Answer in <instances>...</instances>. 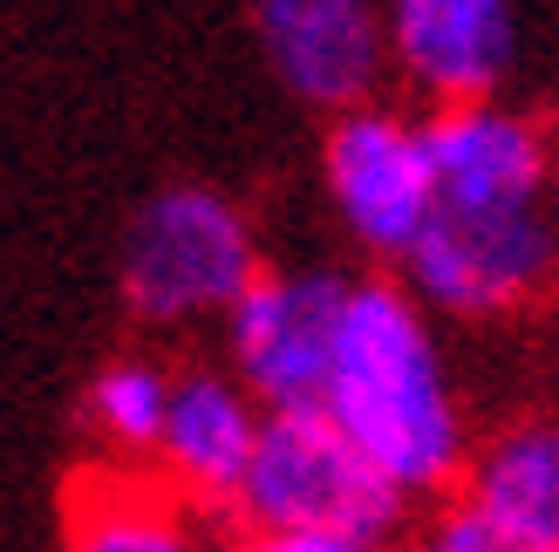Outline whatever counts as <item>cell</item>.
<instances>
[{
	"label": "cell",
	"mask_w": 559,
	"mask_h": 552,
	"mask_svg": "<svg viewBox=\"0 0 559 552\" xmlns=\"http://www.w3.org/2000/svg\"><path fill=\"white\" fill-rule=\"evenodd\" d=\"M321 417L409 505L464 491V471L478 457L464 396H457L443 341H437V314L403 280H382V273L348 287Z\"/></svg>",
	"instance_id": "1"
},
{
	"label": "cell",
	"mask_w": 559,
	"mask_h": 552,
	"mask_svg": "<svg viewBox=\"0 0 559 552\" xmlns=\"http://www.w3.org/2000/svg\"><path fill=\"white\" fill-rule=\"evenodd\" d=\"M260 239L226 191L212 184H164L123 226V308L144 327H199L239 308L260 280Z\"/></svg>",
	"instance_id": "2"
},
{
	"label": "cell",
	"mask_w": 559,
	"mask_h": 552,
	"mask_svg": "<svg viewBox=\"0 0 559 552\" xmlns=\"http://www.w3.org/2000/svg\"><path fill=\"white\" fill-rule=\"evenodd\" d=\"M403 287L437 321H519L559 293V226L552 205L471 212L437 205L424 239L403 260Z\"/></svg>",
	"instance_id": "3"
},
{
	"label": "cell",
	"mask_w": 559,
	"mask_h": 552,
	"mask_svg": "<svg viewBox=\"0 0 559 552\" xmlns=\"http://www.w3.org/2000/svg\"><path fill=\"white\" fill-rule=\"evenodd\" d=\"M239 526H280V532H342L389 545L409 526V499L361 457L321 409L266 417L260 457L239 491Z\"/></svg>",
	"instance_id": "4"
},
{
	"label": "cell",
	"mask_w": 559,
	"mask_h": 552,
	"mask_svg": "<svg viewBox=\"0 0 559 552\" xmlns=\"http://www.w3.org/2000/svg\"><path fill=\"white\" fill-rule=\"evenodd\" d=\"M321 184L328 205L342 218V232L361 245L369 260H409V245L424 239L437 218V164H430V136L403 109H348L328 123L321 144Z\"/></svg>",
	"instance_id": "5"
},
{
	"label": "cell",
	"mask_w": 559,
	"mask_h": 552,
	"mask_svg": "<svg viewBox=\"0 0 559 552\" xmlns=\"http://www.w3.org/2000/svg\"><path fill=\"white\" fill-rule=\"evenodd\" d=\"M348 287L355 280L328 266H266L253 293L226 314V369L260 396L266 417L328 403Z\"/></svg>",
	"instance_id": "6"
},
{
	"label": "cell",
	"mask_w": 559,
	"mask_h": 552,
	"mask_svg": "<svg viewBox=\"0 0 559 552\" xmlns=\"http://www.w3.org/2000/svg\"><path fill=\"white\" fill-rule=\"evenodd\" d=\"M266 69L307 109H369L389 75V21L376 0H260L253 8Z\"/></svg>",
	"instance_id": "7"
},
{
	"label": "cell",
	"mask_w": 559,
	"mask_h": 552,
	"mask_svg": "<svg viewBox=\"0 0 559 552\" xmlns=\"http://www.w3.org/2000/svg\"><path fill=\"white\" fill-rule=\"evenodd\" d=\"M382 21L389 69L437 109L491 103L519 62L512 0H382Z\"/></svg>",
	"instance_id": "8"
},
{
	"label": "cell",
	"mask_w": 559,
	"mask_h": 552,
	"mask_svg": "<svg viewBox=\"0 0 559 552\" xmlns=\"http://www.w3.org/2000/svg\"><path fill=\"white\" fill-rule=\"evenodd\" d=\"M430 164H437V205H471V212H506V205H546L559 151L539 117L512 103H464V109H430L424 117Z\"/></svg>",
	"instance_id": "9"
},
{
	"label": "cell",
	"mask_w": 559,
	"mask_h": 552,
	"mask_svg": "<svg viewBox=\"0 0 559 552\" xmlns=\"http://www.w3.org/2000/svg\"><path fill=\"white\" fill-rule=\"evenodd\" d=\"M266 436V409L233 369H178V396H171V423L151 457V471L199 512H233L246 471L260 457Z\"/></svg>",
	"instance_id": "10"
},
{
	"label": "cell",
	"mask_w": 559,
	"mask_h": 552,
	"mask_svg": "<svg viewBox=\"0 0 559 552\" xmlns=\"http://www.w3.org/2000/svg\"><path fill=\"white\" fill-rule=\"evenodd\" d=\"M62 552H218L157 471L136 464H90L62 491Z\"/></svg>",
	"instance_id": "11"
},
{
	"label": "cell",
	"mask_w": 559,
	"mask_h": 552,
	"mask_svg": "<svg viewBox=\"0 0 559 552\" xmlns=\"http://www.w3.org/2000/svg\"><path fill=\"white\" fill-rule=\"evenodd\" d=\"M457 499L519 552H559V409L498 423L471 457Z\"/></svg>",
	"instance_id": "12"
},
{
	"label": "cell",
	"mask_w": 559,
	"mask_h": 552,
	"mask_svg": "<svg viewBox=\"0 0 559 552\" xmlns=\"http://www.w3.org/2000/svg\"><path fill=\"white\" fill-rule=\"evenodd\" d=\"M171 396H178V369L151 362V355H117L90 375L82 389V423L103 444V464H144L164 444V423H171Z\"/></svg>",
	"instance_id": "13"
},
{
	"label": "cell",
	"mask_w": 559,
	"mask_h": 552,
	"mask_svg": "<svg viewBox=\"0 0 559 552\" xmlns=\"http://www.w3.org/2000/svg\"><path fill=\"white\" fill-rule=\"evenodd\" d=\"M403 552H519L506 532L491 526V518H478L464 499L457 505H443V512H430L424 526H416L409 539H403Z\"/></svg>",
	"instance_id": "14"
},
{
	"label": "cell",
	"mask_w": 559,
	"mask_h": 552,
	"mask_svg": "<svg viewBox=\"0 0 559 552\" xmlns=\"http://www.w3.org/2000/svg\"><path fill=\"white\" fill-rule=\"evenodd\" d=\"M218 552H382L369 539H342V532H280V526H239L218 539Z\"/></svg>",
	"instance_id": "15"
},
{
	"label": "cell",
	"mask_w": 559,
	"mask_h": 552,
	"mask_svg": "<svg viewBox=\"0 0 559 552\" xmlns=\"http://www.w3.org/2000/svg\"><path fill=\"white\" fill-rule=\"evenodd\" d=\"M546 348H552V375H559V300H552V335H546Z\"/></svg>",
	"instance_id": "16"
},
{
	"label": "cell",
	"mask_w": 559,
	"mask_h": 552,
	"mask_svg": "<svg viewBox=\"0 0 559 552\" xmlns=\"http://www.w3.org/2000/svg\"><path fill=\"white\" fill-rule=\"evenodd\" d=\"M546 205H552V226H559V171H552V199Z\"/></svg>",
	"instance_id": "17"
}]
</instances>
